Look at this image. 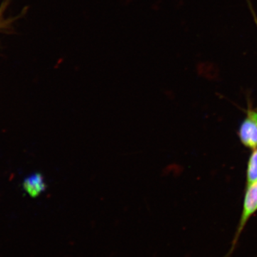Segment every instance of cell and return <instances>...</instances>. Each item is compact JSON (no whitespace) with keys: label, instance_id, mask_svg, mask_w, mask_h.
Masks as SVG:
<instances>
[{"label":"cell","instance_id":"cell-6","mask_svg":"<svg viewBox=\"0 0 257 257\" xmlns=\"http://www.w3.org/2000/svg\"><path fill=\"white\" fill-rule=\"evenodd\" d=\"M253 12H254V11H253V10H252V14H253V18H254L255 23H256V25L257 26V19H256V15L254 14V13H253Z\"/></svg>","mask_w":257,"mask_h":257},{"label":"cell","instance_id":"cell-4","mask_svg":"<svg viewBox=\"0 0 257 257\" xmlns=\"http://www.w3.org/2000/svg\"><path fill=\"white\" fill-rule=\"evenodd\" d=\"M257 181V148L254 149L248 160L246 170V185Z\"/></svg>","mask_w":257,"mask_h":257},{"label":"cell","instance_id":"cell-2","mask_svg":"<svg viewBox=\"0 0 257 257\" xmlns=\"http://www.w3.org/2000/svg\"><path fill=\"white\" fill-rule=\"evenodd\" d=\"M241 143L249 149L257 148V111L248 110L239 131Z\"/></svg>","mask_w":257,"mask_h":257},{"label":"cell","instance_id":"cell-3","mask_svg":"<svg viewBox=\"0 0 257 257\" xmlns=\"http://www.w3.org/2000/svg\"><path fill=\"white\" fill-rule=\"evenodd\" d=\"M24 188L30 196L36 197L46 189V184L41 175L35 174L25 181Z\"/></svg>","mask_w":257,"mask_h":257},{"label":"cell","instance_id":"cell-1","mask_svg":"<svg viewBox=\"0 0 257 257\" xmlns=\"http://www.w3.org/2000/svg\"><path fill=\"white\" fill-rule=\"evenodd\" d=\"M257 211V181L251 184H248L245 192L244 199H243L242 213L240 219L239 226L236 230L232 244L229 252L225 257H229L232 253L236 246L240 235L242 232L243 228L246 226V223Z\"/></svg>","mask_w":257,"mask_h":257},{"label":"cell","instance_id":"cell-5","mask_svg":"<svg viewBox=\"0 0 257 257\" xmlns=\"http://www.w3.org/2000/svg\"><path fill=\"white\" fill-rule=\"evenodd\" d=\"M6 5H3L0 8V30L3 28H6L8 23H7L6 20L4 18V11Z\"/></svg>","mask_w":257,"mask_h":257}]
</instances>
